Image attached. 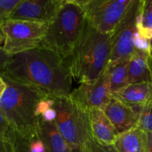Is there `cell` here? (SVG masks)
<instances>
[{
    "mask_svg": "<svg viewBox=\"0 0 152 152\" xmlns=\"http://www.w3.org/2000/svg\"><path fill=\"white\" fill-rule=\"evenodd\" d=\"M111 96L132 107L143 106L152 102V83L129 84Z\"/></svg>",
    "mask_w": 152,
    "mask_h": 152,
    "instance_id": "cell-14",
    "label": "cell"
},
{
    "mask_svg": "<svg viewBox=\"0 0 152 152\" xmlns=\"http://www.w3.org/2000/svg\"><path fill=\"white\" fill-rule=\"evenodd\" d=\"M13 152H48L35 128L24 133H18L13 146Z\"/></svg>",
    "mask_w": 152,
    "mask_h": 152,
    "instance_id": "cell-17",
    "label": "cell"
},
{
    "mask_svg": "<svg viewBox=\"0 0 152 152\" xmlns=\"http://www.w3.org/2000/svg\"><path fill=\"white\" fill-rule=\"evenodd\" d=\"M151 54H152V42H151Z\"/></svg>",
    "mask_w": 152,
    "mask_h": 152,
    "instance_id": "cell-30",
    "label": "cell"
},
{
    "mask_svg": "<svg viewBox=\"0 0 152 152\" xmlns=\"http://www.w3.org/2000/svg\"><path fill=\"white\" fill-rule=\"evenodd\" d=\"M0 152H13V148L10 145L0 140Z\"/></svg>",
    "mask_w": 152,
    "mask_h": 152,
    "instance_id": "cell-25",
    "label": "cell"
},
{
    "mask_svg": "<svg viewBox=\"0 0 152 152\" xmlns=\"http://www.w3.org/2000/svg\"><path fill=\"white\" fill-rule=\"evenodd\" d=\"M18 132L13 129L5 116L0 110V140L13 146Z\"/></svg>",
    "mask_w": 152,
    "mask_h": 152,
    "instance_id": "cell-20",
    "label": "cell"
},
{
    "mask_svg": "<svg viewBox=\"0 0 152 152\" xmlns=\"http://www.w3.org/2000/svg\"><path fill=\"white\" fill-rule=\"evenodd\" d=\"M69 97L86 112L102 109L111 97L105 72L93 83H81L78 88L72 90Z\"/></svg>",
    "mask_w": 152,
    "mask_h": 152,
    "instance_id": "cell-9",
    "label": "cell"
},
{
    "mask_svg": "<svg viewBox=\"0 0 152 152\" xmlns=\"http://www.w3.org/2000/svg\"><path fill=\"white\" fill-rule=\"evenodd\" d=\"M65 0H21L10 19L50 24Z\"/></svg>",
    "mask_w": 152,
    "mask_h": 152,
    "instance_id": "cell-10",
    "label": "cell"
},
{
    "mask_svg": "<svg viewBox=\"0 0 152 152\" xmlns=\"http://www.w3.org/2000/svg\"><path fill=\"white\" fill-rule=\"evenodd\" d=\"M146 141L147 152H152V133L146 134Z\"/></svg>",
    "mask_w": 152,
    "mask_h": 152,
    "instance_id": "cell-27",
    "label": "cell"
},
{
    "mask_svg": "<svg viewBox=\"0 0 152 152\" xmlns=\"http://www.w3.org/2000/svg\"><path fill=\"white\" fill-rule=\"evenodd\" d=\"M91 152H119L114 145H102L91 138L86 145Z\"/></svg>",
    "mask_w": 152,
    "mask_h": 152,
    "instance_id": "cell-23",
    "label": "cell"
},
{
    "mask_svg": "<svg viewBox=\"0 0 152 152\" xmlns=\"http://www.w3.org/2000/svg\"><path fill=\"white\" fill-rule=\"evenodd\" d=\"M12 56H13L7 54L3 50H0V71H1L4 68L7 62L11 59Z\"/></svg>",
    "mask_w": 152,
    "mask_h": 152,
    "instance_id": "cell-24",
    "label": "cell"
},
{
    "mask_svg": "<svg viewBox=\"0 0 152 152\" xmlns=\"http://www.w3.org/2000/svg\"><path fill=\"white\" fill-rule=\"evenodd\" d=\"M137 28L142 38L152 41V0H142Z\"/></svg>",
    "mask_w": 152,
    "mask_h": 152,
    "instance_id": "cell-19",
    "label": "cell"
},
{
    "mask_svg": "<svg viewBox=\"0 0 152 152\" xmlns=\"http://www.w3.org/2000/svg\"><path fill=\"white\" fill-rule=\"evenodd\" d=\"M137 128L144 133H152V102L142 107Z\"/></svg>",
    "mask_w": 152,
    "mask_h": 152,
    "instance_id": "cell-21",
    "label": "cell"
},
{
    "mask_svg": "<svg viewBox=\"0 0 152 152\" xmlns=\"http://www.w3.org/2000/svg\"><path fill=\"white\" fill-rule=\"evenodd\" d=\"M1 73L48 96L69 97L72 91L73 77L65 60L42 46L13 56Z\"/></svg>",
    "mask_w": 152,
    "mask_h": 152,
    "instance_id": "cell-1",
    "label": "cell"
},
{
    "mask_svg": "<svg viewBox=\"0 0 152 152\" xmlns=\"http://www.w3.org/2000/svg\"><path fill=\"white\" fill-rule=\"evenodd\" d=\"M6 87H7V85H6L5 81H4V78L1 75V71H0V100H1L3 94H4V91H5Z\"/></svg>",
    "mask_w": 152,
    "mask_h": 152,
    "instance_id": "cell-26",
    "label": "cell"
},
{
    "mask_svg": "<svg viewBox=\"0 0 152 152\" xmlns=\"http://www.w3.org/2000/svg\"><path fill=\"white\" fill-rule=\"evenodd\" d=\"M86 19L99 32L111 34L126 15L133 0H77Z\"/></svg>",
    "mask_w": 152,
    "mask_h": 152,
    "instance_id": "cell-8",
    "label": "cell"
},
{
    "mask_svg": "<svg viewBox=\"0 0 152 152\" xmlns=\"http://www.w3.org/2000/svg\"><path fill=\"white\" fill-rule=\"evenodd\" d=\"M128 65L129 61L107 65L104 72L106 76L111 94L129 85Z\"/></svg>",
    "mask_w": 152,
    "mask_h": 152,
    "instance_id": "cell-18",
    "label": "cell"
},
{
    "mask_svg": "<svg viewBox=\"0 0 152 152\" xmlns=\"http://www.w3.org/2000/svg\"><path fill=\"white\" fill-rule=\"evenodd\" d=\"M4 42H5V37H4L1 30L0 29V50H3V47L4 45Z\"/></svg>",
    "mask_w": 152,
    "mask_h": 152,
    "instance_id": "cell-29",
    "label": "cell"
},
{
    "mask_svg": "<svg viewBox=\"0 0 152 152\" xmlns=\"http://www.w3.org/2000/svg\"><path fill=\"white\" fill-rule=\"evenodd\" d=\"M142 0H133L126 15L111 34V49L108 65L129 61L134 53L137 24Z\"/></svg>",
    "mask_w": 152,
    "mask_h": 152,
    "instance_id": "cell-7",
    "label": "cell"
},
{
    "mask_svg": "<svg viewBox=\"0 0 152 152\" xmlns=\"http://www.w3.org/2000/svg\"><path fill=\"white\" fill-rule=\"evenodd\" d=\"M37 129L48 152H69L70 146L55 121L47 122L37 117Z\"/></svg>",
    "mask_w": 152,
    "mask_h": 152,
    "instance_id": "cell-15",
    "label": "cell"
},
{
    "mask_svg": "<svg viewBox=\"0 0 152 152\" xmlns=\"http://www.w3.org/2000/svg\"><path fill=\"white\" fill-rule=\"evenodd\" d=\"M152 83L151 51L136 49L128 65V83Z\"/></svg>",
    "mask_w": 152,
    "mask_h": 152,
    "instance_id": "cell-12",
    "label": "cell"
},
{
    "mask_svg": "<svg viewBox=\"0 0 152 152\" xmlns=\"http://www.w3.org/2000/svg\"><path fill=\"white\" fill-rule=\"evenodd\" d=\"M48 24L31 21L6 19L0 22L5 37L3 50L10 56L40 47Z\"/></svg>",
    "mask_w": 152,
    "mask_h": 152,
    "instance_id": "cell-6",
    "label": "cell"
},
{
    "mask_svg": "<svg viewBox=\"0 0 152 152\" xmlns=\"http://www.w3.org/2000/svg\"><path fill=\"white\" fill-rule=\"evenodd\" d=\"M88 117L94 139L102 145H114L119 134L103 111L91 110Z\"/></svg>",
    "mask_w": 152,
    "mask_h": 152,
    "instance_id": "cell-13",
    "label": "cell"
},
{
    "mask_svg": "<svg viewBox=\"0 0 152 152\" xmlns=\"http://www.w3.org/2000/svg\"><path fill=\"white\" fill-rule=\"evenodd\" d=\"M55 123L70 148L86 146L92 136L88 112L80 108L70 97H53Z\"/></svg>",
    "mask_w": 152,
    "mask_h": 152,
    "instance_id": "cell-5",
    "label": "cell"
},
{
    "mask_svg": "<svg viewBox=\"0 0 152 152\" xmlns=\"http://www.w3.org/2000/svg\"><path fill=\"white\" fill-rule=\"evenodd\" d=\"M21 0H0V22L8 19Z\"/></svg>",
    "mask_w": 152,
    "mask_h": 152,
    "instance_id": "cell-22",
    "label": "cell"
},
{
    "mask_svg": "<svg viewBox=\"0 0 152 152\" xmlns=\"http://www.w3.org/2000/svg\"><path fill=\"white\" fill-rule=\"evenodd\" d=\"M114 145L119 152H147L146 134L138 128L119 134Z\"/></svg>",
    "mask_w": 152,
    "mask_h": 152,
    "instance_id": "cell-16",
    "label": "cell"
},
{
    "mask_svg": "<svg viewBox=\"0 0 152 152\" xmlns=\"http://www.w3.org/2000/svg\"><path fill=\"white\" fill-rule=\"evenodd\" d=\"M111 34L99 32L86 19L74 50L65 60L73 79L79 83H93L108 65Z\"/></svg>",
    "mask_w": 152,
    "mask_h": 152,
    "instance_id": "cell-2",
    "label": "cell"
},
{
    "mask_svg": "<svg viewBox=\"0 0 152 152\" xmlns=\"http://www.w3.org/2000/svg\"><path fill=\"white\" fill-rule=\"evenodd\" d=\"M69 152H91L86 146L83 147H76V148H71Z\"/></svg>",
    "mask_w": 152,
    "mask_h": 152,
    "instance_id": "cell-28",
    "label": "cell"
},
{
    "mask_svg": "<svg viewBox=\"0 0 152 152\" xmlns=\"http://www.w3.org/2000/svg\"><path fill=\"white\" fill-rule=\"evenodd\" d=\"M86 19L84 10L77 0H65L54 19L48 24L41 46L65 60L75 47Z\"/></svg>",
    "mask_w": 152,
    "mask_h": 152,
    "instance_id": "cell-3",
    "label": "cell"
},
{
    "mask_svg": "<svg viewBox=\"0 0 152 152\" xmlns=\"http://www.w3.org/2000/svg\"><path fill=\"white\" fill-rule=\"evenodd\" d=\"M142 106L132 107L111 96L102 110L119 134L137 128Z\"/></svg>",
    "mask_w": 152,
    "mask_h": 152,
    "instance_id": "cell-11",
    "label": "cell"
},
{
    "mask_svg": "<svg viewBox=\"0 0 152 152\" xmlns=\"http://www.w3.org/2000/svg\"><path fill=\"white\" fill-rule=\"evenodd\" d=\"M3 78L7 87L0 100L1 111L18 133L35 128L37 107L47 95L32 86L16 83L4 77Z\"/></svg>",
    "mask_w": 152,
    "mask_h": 152,
    "instance_id": "cell-4",
    "label": "cell"
}]
</instances>
